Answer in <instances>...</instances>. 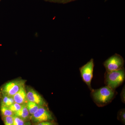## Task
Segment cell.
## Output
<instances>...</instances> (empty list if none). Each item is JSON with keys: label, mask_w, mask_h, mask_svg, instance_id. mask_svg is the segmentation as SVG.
<instances>
[{"label": "cell", "mask_w": 125, "mask_h": 125, "mask_svg": "<svg viewBox=\"0 0 125 125\" xmlns=\"http://www.w3.org/2000/svg\"><path fill=\"white\" fill-rule=\"evenodd\" d=\"M29 113L27 108L26 104H23L22 105V108L20 110L14 113V115L16 116L19 117L21 118L25 121H29L30 118L29 115Z\"/></svg>", "instance_id": "9"}, {"label": "cell", "mask_w": 125, "mask_h": 125, "mask_svg": "<svg viewBox=\"0 0 125 125\" xmlns=\"http://www.w3.org/2000/svg\"><path fill=\"white\" fill-rule=\"evenodd\" d=\"M14 122L13 125H30L29 122L23 120L15 115H13Z\"/></svg>", "instance_id": "13"}, {"label": "cell", "mask_w": 125, "mask_h": 125, "mask_svg": "<svg viewBox=\"0 0 125 125\" xmlns=\"http://www.w3.org/2000/svg\"><path fill=\"white\" fill-rule=\"evenodd\" d=\"M15 102L21 105L25 104L28 101L27 97V92L25 88V85L22 87L21 89L13 97Z\"/></svg>", "instance_id": "8"}, {"label": "cell", "mask_w": 125, "mask_h": 125, "mask_svg": "<svg viewBox=\"0 0 125 125\" xmlns=\"http://www.w3.org/2000/svg\"><path fill=\"white\" fill-rule=\"evenodd\" d=\"M47 108V107H40L35 113L30 116L31 120L37 124L42 122L54 121L52 113Z\"/></svg>", "instance_id": "6"}, {"label": "cell", "mask_w": 125, "mask_h": 125, "mask_svg": "<svg viewBox=\"0 0 125 125\" xmlns=\"http://www.w3.org/2000/svg\"></svg>", "instance_id": "20"}, {"label": "cell", "mask_w": 125, "mask_h": 125, "mask_svg": "<svg viewBox=\"0 0 125 125\" xmlns=\"http://www.w3.org/2000/svg\"><path fill=\"white\" fill-rule=\"evenodd\" d=\"M27 108L30 115H32L35 113L41 106L36 103L28 102L26 104Z\"/></svg>", "instance_id": "10"}, {"label": "cell", "mask_w": 125, "mask_h": 125, "mask_svg": "<svg viewBox=\"0 0 125 125\" xmlns=\"http://www.w3.org/2000/svg\"><path fill=\"white\" fill-rule=\"evenodd\" d=\"M42 0L44 1H46V2H51L52 0Z\"/></svg>", "instance_id": "19"}, {"label": "cell", "mask_w": 125, "mask_h": 125, "mask_svg": "<svg viewBox=\"0 0 125 125\" xmlns=\"http://www.w3.org/2000/svg\"><path fill=\"white\" fill-rule=\"evenodd\" d=\"M117 119L123 124L125 123V109H121L117 113Z\"/></svg>", "instance_id": "14"}, {"label": "cell", "mask_w": 125, "mask_h": 125, "mask_svg": "<svg viewBox=\"0 0 125 125\" xmlns=\"http://www.w3.org/2000/svg\"><path fill=\"white\" fill-rule=\"evenodd\" d=\"M2 119L5 125H13L14 122L13 115L2 116Z\"/></svg>", "instance_id": "15"}, {"label": "cell", "mask_w": 125, "mask_h": 125, "mask_svg": "<svg viewBox=\"0 0 125 125\" xmlns=\"http://www.w3.org/2000/svg\"><path fill=\"white\" fill-rule=\"evenodd\" d=\"M0 110L1 114L2 116H13L14 115V113L9 108V107L1 103H0Z\"/></svg>", "instance_id": "11"}, {"label": "cell", "mask_w": 125, "mask_h": 125, "mask_svg": "<svg viewBox=\"0 0 125 125\" xmlns=\"http://www.w3.org/2000/svg\"><path fill=\"white\" fill-rule=\"evenodd\" d=\"M94 66V60L92 58L79 69L82 79L86 84L91 91L93 90L91 86V82L93 78Z\"/></svg>", "instance_id": "5"}, {"label": "cell", "mask_w": 125, "mask_h": 125, "mask_svg": "<svg viewBox=\"0 0 125 125\" xmlns=\"http://www.w3.org/2000/svg\"><path fill=\"white\" fill-rule=\"evenodd\" d=\"M22 105L20 104L14 102L11 105L9 106V107L12 111L14 113H15L16 112L19 111L22 108Z\"/></svg>", "instance_id": "16"}, {"label": "cell", "mask_w": 125, "mask_h": 125, "mask_svg": "<svg viewBox=\"0 0 125 125\" xmlns=\"http://www.w3.org/2000/svg\"><path fill=\"white\" fill-rule=\"evenodd\" d=\"M116 94L115 90L106 85L98 89H93L91 95L96 105L103 107L111 103Z\"/></svg>", "instance_id": "1"}, {"label": "cell", "mask_w": 125, "mask_h": 125, "mask_svg": "<svg viewBox=\"0 0 125 125\" xmlns=\"http://www.w3.org/2000/svg\"><path fill=\"white\" fill-rule=\"evenodd\" d=\"M56 123L54 121H44L40 123H37L38 125H56Z\"/></svg>", "instance_id": "17"}, {"label": "cell", "mask_w": 125, "mask_h": 125, "mask_svg": "<svg viewBox=\"0 0 125 125\" xmlns=\"http://www.w3.org/2000/svg\"><path fill=\"white\" fill-rule=\"evenodd\" d=\"M0 96L1 98V103L9 107L15 102L13 97H8L2 94H0Z\"/></svg>", "instance_id": "12"}, {"label": "cell", "mask_w": 125, "mask_h": 125, "mask_svg": "<svg viewBox=\"0 0 125 125\" xmlns=\"http://www.w3.org/2000/svg\"><path fill=\"white\" fill-rule=\"evenodd\" d=\"M25 81H26L21 79H18L6 83L1 88L0 94L8 97H13L21 88L25 85Z\"/></svg>", "instance_id": "3"}, {"label": "cell", "mask_w": 125, "mask_h": 125, "mask_svg": "<svg viewBox=\"0 0 125 125\" xmlns=\"http://www.w3.org/2000/svg\"><path fill=\"white\" fill-rule=\"evenodd\" d=\"M125 85L123 87V89L121 93V101L124 103L125 102Z\"/></svg>", "instance_id": "18"}, {"label": "cell", "mask_w": 125, "mask_h": 125, "mask_svg": "<svg viewBox=\"0 0 125 125\" xmlns=\"http://www.w3.org/2000/svg\"><path fill=\"white\" fill-rule=\"evenodd\" d=\"M125 60L120 55L115 53L107 59L103 65L106 72H110L120 69L124 67Z\"/></svg>", "instance_id": "4"}, {"label": "cell", "mask_w": 125, "mask_h": 125, "mask_svg": "<svg viewBox=\"0 0 125 125\" xmlns=\"http://www.w3.org/2000/svg\"><path fill=\"white\" fill-rule=\"evenodd\" d=\"M27 97L28 102L36 103L41 106H47V104L43 98L33 89L28 88Z\"/></svg>", "instance_id": "7"}, {"label": "cell", "mask_w": 125, "mask_h": 125, "mask_svg": "<svg viewBox=\"0 0 125 125\" xmlns=\"http://www.w3.org/2000/svg\"><path fill=\"white\" fill-rule=\"evenodd\" d=\"M125 78V69L123 67L117 70L110 72H106L104 82L106 85L115 90L116 89L123 83Z\"/></svg>", "instance_id": "2"}]
</instances>
